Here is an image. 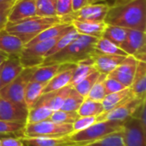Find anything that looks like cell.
Listing matches in <instances>:
<instances>
[{"label":"cell","instance_id":"obj_15","mask_svg":"<svg viewBox=\"0 0 146 146\" xmlns=\"http://www.w3.org/2000/svg\"><path fill=\"white\" fill-rule=\"evenodd\" d=\"M25 146H86V144L72 141L68 136L63 137H19Z\"/></svg>","mask_w":146,"mask_h":146},{"label":"cell","instance_id":"obj_33","mask_svg":"<svg viewBox=\"0 0 146 146\" xmlns=\"http://www.w3.org/2000/svg\"><path fill=\"white\" fill-rule=\"evenodd\" d=\"M106 77H107V74H100L98 80L93 85V86L92 87V89L90 90V92H88L87 96L85 98H88V99L101 103L103 99L105 98V96L107 95L105 87H104V80L106 79Z\"/></svg>","mask_w":146,"mask_h":146},{"label":"cell","instance_id":"obj_26","mask_svg":"<svg viewBox=\"0 0 146 146\" xmlns=\"http://www.w3.org/2000/svg\"><path fill=\"white\" fill-rule=\"evenodd\" d=\"M61 64L41 65L36 68L30 81H37L41 83H48L59 71Z\"/></svg>","mask_w":146,"mask_h":146},{"label":"cell","instance_id":"obj_4","mask_svg":"<svg viewBox=\"0 0 146 146\" xmlns=\"http://www.w3.org/2000/svg\"><path fill=\"white\" fill-rule=\"evenodd\" d=\"M124 121H97L88 128L68 135L74 142L84 143L86 145L91 142L100 139L109 134L121 131Z\"/></svg>","mask_w":146,"mask_h":146},{"label":"cell","instance_id":"obj_1","mask_svg":"<svg viewBox=\"0 0 146 146\" xmlns=\"http://www.w3.org/2000/svg\"><path fill=\"white\" fill-rule=\"evenodd\" d=\"M107 25L146 32V0L110 7L104 21Z\"/></svg>","mask_w":146,"mask_h":146},{"label":"cell","instance_id":"obj_42","mask_svg":"<svg viewBox=\"0 0 146 146\" xmlns=\"http://www.w3.org/2000/svg\"><path fill=\"white\" fill-rule=\"evenodd\" d=\"M104 87H105L106 94L117 92L121 90H124L125 88H127L124 86L121 82L116 80L115 79L109 77V76H107L106 79L104 80Z\"/></svg>","mask_w":146,"mask_h":146},{"label":"cell","instance_id":"obj_45","mask_svg":"<svg viewBox=\"0 0 146 146\" xmlns=\"http://www.w3.org/2000/svg\"><path fill=\"white\" fill-rule=\"evenodd\" d=\"M1 146H25L20 138L1 139Z\"/></svg>","mask_w":146,"mask_h":146},{"label":"cell","instance_id":"obj_8","mask_svg":"<svg viewBox=\"0 0 146 146\" xmlns=\"http://www.w3.org/2000/svg\"><path fill=\"white\" fill-rule=\"evenodd\" d=\"M110 7L104 3H89L83 8L73 11L71 14L61 17L64 22L70 23L71 21L75 20L79 21H90V22H102L108 13Z\"/></svg>","mask_w":146,"mask_h":146},{"label":"cell","instance_id":"obj_37","mask_svg":"<svg viewBox=\"0 0 146 146\" xmlns=\"http://www.w3.org/2000/svg\"><path fill=\"white\" fill-rule=\"evenodd\" d=\"M99 75H100V73L98 71L95 70L92 74H90L87 77H86L83 80H81L80 83L75 85L74 86V88L82 97L86 98L87 96L88 92H90V90L92 89V87L93 86V85L98 80Z\"/></svg>","mask_w":146,"mask_h":146},{"label":"cell","instance_id":"obj_35","mask_svg":"<svg viewBox=\"0 0 146 146\" xmlns=\"http://www.w3.org/2000/svg\"><path fill=\"white\" fill-rule=\"evenodd\" d=\"M57 0H36L37 15L43 17H55L56 15Z\"/></svg>","mask_w":146,"mask_h":146},{"label":"cell","instance_id":"obj_51","mask_svg":"<svg viewBox=\"0 0 146 146\" xmlns=\"http://www.w3.org/2000/svg\"><path fill=\"white\" fill-rule=\"evenodd\" d=\"M0 146H1V139H0Z\"/></svg>","mask_w":146,"mask_h":146},{"label":"cell","instance_id":"obj_18","mask_svg":"<svg viewBox=\"0 0 146 146\" xmlns=\"http://www.w3.org/2000/svg\"><path fill=\"white\" fill-rule=\"evenodd\" d=\"M127 29V38L121 45V48L128 56H134L138 52L145 50V33L134 29Z\"/></svg>","mask_w":146,"mask_h":146},{"label":"cell","instance_id":"obj_30","mask_svg":"<svg viewBox=\"0 0 146 146\" xmlns=\"http://www.w3.org/2000/svg\"><path fill=\"white\" fill-rule=\"evenodd\" d=\"M95 70L96 69L93 66L92 58L76 64V68L70 82V86L74 87L75 85L80 83L81 80H83L86 77H87L90 74H92Z\"/></svg>","mask_w":146,"mask_h":146},{"label":"cell","instance_id":"obj_27","mask_svg":"<svg viewBox=\"0 0 146 146\" xmlns=\"http://www.w3.org/2000/svg\"><path fill=\"white\" fill-rule=\"evenodd\" d=\"M53 111L49 109L45 104L36 103L35 105L28 110L26 124H33L49 120Z\"/></svg>","mask_w":146,"mask_h":146},{"label":"cell","instance_id":"obj_31","mask_svg":"<svg viewBox=\"0 0 146 146\" xmlns=\"http://www.w3.org/2000/svg\"><path fill=\"white\" fill-rule=\"evenodd\" d=\"M104 112L102 103L85 98L77 113L79 116H98Z\"/></svg>","mask_w":146,"mask_h":146},{"label":"cell","instance_id":"obj_24","mask_svg":"<svg viewBox=\"0 0 146 146\" xmlns=\"http://www.w3.org/2000/svg\"><path fill=\"white\" fill-rule=\"evenodd\" d=\"M45 85L46 83L29 81L26 87L24 94V104L27 110L33 108L38 102L39 98L43 95V90Z\"/></svg>","mask_w":146,"mask_h":146},{"label":"cell","instance_id":"obj_50","mask_svg":"<svg viewBox=\"0 0 146 146\" xmlns=\"http://www.w3.org/2000/svg\"><path fill=\"white\" fill-rule=\"evenodd\" d=\"M2 65V64H1ZM1 65H0V70H1ZM0 81H1V80H0Z\"/></svg>","mask_w":146,"mask_h":146},{"label":"cell","instance_id":"obj_5","mask_svg":"<svg viewBox=\"0 0 146 146\" xmlns=\"http://www.w3.org/2000/svg\"><path fill=\"white\" fill-rule=\"evenodd\" d=\"M73 133V124L55 123L50 120L26 124L23 129V137H63Z\"/></svg>","mask_w":146,"mask_h":146},{"label":"cell","instance_id":"obj_17","mask_svg":"<svg viewBox=\"0 0 146 146\" xmlns=\"http://www.w3.org/2000/svg\"><path fill=\"white\" fill-rule=\"evenodd\" d=\"M36 15V0H17L11 8L8 21L15 22Z\"/></svg>","mask_w":146,"mask_h":146},{"label":"cell","instance_id":"obj_34","mask_svg":"<svg viewBox=\"0 0 146 146\" xmlns=\"http://www.w3.org/2000/svg\"><path fill=\"white\" fill-rule=\"evenodd\" d=\"M79 36H80V33H78L74 28H73L70 31H68V33H66L56 42V44L53 45V47L47 52L45 58L55 54V53H56V52H58V51H60V50H62L63 48H65L67 45H68L71 42H73Z\"/></svg>","mask_w":146,"mask_h":146},{"label":"cell","instance_id":"obj_20","mask_svg":"<svg viewBox=\"0 0 146 146\" xmlns=\"http://www.w3.org/2000/svg\"><path fill=\"white\" fill-rule=\"evenodd\" d=\"M130 89L134 98L140 100L145 99L146 63L145 62L138 61L135 74Z\"/></svg>","mask_w":146,"mask_h":146},{"label":"cell","instance_id":"obj_25","mask_svg":"<svg viewBox=\"0 0 146 146\" xmlns=\"http://www.w3.org/2000/svg\"><path fill=\"white\" fill-rule=\"evenodd\" d=\"M132 96H133V95L131 92L130 87L125 88L124 90H121L117 92L107 94L105 96V98L103 99V101L101 102L102 105L104 107V112L115 108L116 106L124 103L126 100H127Z\"/></svg>","mask_w":146,"mask_h":146},{"label":"cell","instance_id":"obj_22","mask_svg":"<svg viewBox=\"0 0 146 146\" xmlns=\"http://www.w3.org/2000/svg\"><path fill=\"white\" fill-rule=\"evenodd\" d=\"M24 45V43L17 36L8 33L5 29L0 32V50L8 55L19 56Z\"/></svg>","mask_w":146,"mask_h":146},{"label":"cell","instance_id":"obj_41","mask_svg":"<svg viewBox=\"0 0 146 146\" xmlns=\"http://www.w3.org/2000/svg\"><path fill=\"white\" fill-rule=\"evenodd\" d=\"M96 122H97L96 116H80L73 123V133H72L83 131Z\"/></svg>","mask_w":146,"mask_h":146},{"label":"cell","instance_id":"obj_48","mask_svg":"<svg viewBox=\"0 0 146 146\" xmlns=\"http://www.w3.org/2000/svg\"><path fill=\"white\" fill-rule=\"evenodd\" d=\"M8 56H9V55H8L7 53H5V52L0 50V65L8 58Z\"/></svg>","mask_w":146,"mask_h":146},{"label":"cell","instance_id":"obj_3","mask_svg":"<svg viewBox=\"0 0 146 146\" xmlns=\"http://www.w3.org/2000/svg\"><path fill=\"white\" fill-rule=\"evenodd\" d=\"M63 22L62 19L59 16L43 17L36 15L15 22L8 21L4 29L8 33L17 36L26 44L44 30Z\"/></svg>","mask_w":146,"mask_h":146},{"label":"cell","instance_id":"obj_2","mask_svg":"<svg viewBox=\"0 0 146 146\" xmlns=\"http://www.w3.org/2000/svg\"><path fill=\"white\" fill-rule=\"evenodd\" d=\"M96 38L80 34L62 50L44 58L42 65L50 64H78L92 58L96 52Z\"/></svg>","mask_w":146,"mask_h":146},{"label":"cell","instance_id":"obj_6","mask_svg":"<svg viewBox=\"0 0 146 146\" xmlns=\"http://www.w3.org/2000/svg\"><path fill=\"white\" fill-rule=\"evenodd\" d=\"M62 35L37 43L28 47H24L22 51L19 55V58L23 68H37L38 66H41L44 62L47 52L53 47L56 42Z\"/></svg>","mask_w":146,"mask_h":146},{"label":"cell","instance_id":"obj_10","mask_svg":"<svg viewBox=\"0 0 146 146\" xmlns=\"http://www.w3.org/2000/svg\"><path fill=\"white\" fill-rule=\"evenodd\" d=\"M144 100L138 99L133 96H132L124 103L121 104L115 108L109 111L104 112L100 115L97 116V121H124L125 120L132 116L134 110Z\"/></svg>","mask_w":146,"mask_h":146},{"label":"cell","instance_id":"obj_32","mask_svg":"<svg viewBox=\"0 0 146 146\" xmlns=\"http://www.w3.org/2000/svg\"><path fill=\"white\" fill-rule=\"evenodd\" d=\"M85 98L82 97L79 92L75 91V89L73 87L68 95L67 96L65 101L63 102L61 110L64 111H71V112H77L80 106L83 103Z\"/></svg>","mask_w":146,"mask_h":146},{"label":"cell","instance_id":"obj_16","mask_svg":"<svg viewBox=\"0 0 146 146\" xmlns=\"http://www.w3.org/2000/svg\"><path fill=\"white\" fill-rule=\"evenodd\" d=\"M125 57L126 56L102 54L96 51L92 56V60L97 71H98L100 74L108 75L121 63Z\"/></svg>","mask_w":146,"mask_h":146},{"label":"cell","instance_id":"obj_36","mask_svg":"<svg viewBox=\"0 0 146 146\" xmlns=\"http://www.w3.org/2000/svg\"><path fill=\"white\" fill-rule=\"evenodd\" d=\"M86 146H126L124 144L121 131L109 134L100 139L91 142Z\"/></svg>","mask_w":146,"mask_h":146},{"label":"cell","instance_id":"obj_9","mask_svg":"<svg viewBox=\"0 0 146 146\" xmlns=\"http://www.w3.org/2000/svg\"><path fill=\"white\" fill-rule=\"evenodd\" d=\"M121 134L126 146H146V130L136 118L124 121Z\"/></svg>","mask_w":146,"mask_h":146},{"label":"cell","instance_id":"obj_12","mask_svg":"<svg viewBox=\"0 0 146 146\" xmlns=\"http://www.w3.org/2000/svg\"><path fill=\"white\" fill-rule=\"evenodd\" d=\"M138 61L133 56H127L121 63L107 76L121 82L124 86L130 87L135 74Z\"/></svg>","mask_w":146,"mask_h":146},{"label":"cell","instance_id":"obj_47","mask_svg":"<svg viewBox=\"0 0 146 146\" xmlns=\"http://www.w3.org/2000/svg\"><path fill=\"white\" fill-rule=\"evenodd\" d=\"M87 4H89L88 0H72L73 11H76Z\"/></svg>","mask_w":146,"mask_h":146},{"label":"cell","instance_id":"obj_19","mask_svg":"<svg viewBox=\"0 0 146 146\" xmlns=\"http://www.w3.org/2000/svg\"><path fill=\"white\" fill-rule=\"evenodd\" d=\"M72 88L73 86L69 85L57 91L44 93L39 98L37 103H41L45 104L52 111L58 110L61 109L63 102L65 101L67 96L68 95Z\"/></svg>","mask_w":146,"mask_h":146},{"label":"cell","instance_id":"obj_39","mask_svg":"<svg viewBox=\"0 0 146 146\" xmlns=\"http://www.w3.org/2000/svg\"><path fill=\"white\" fill-rule=\"evenodd\" d=\"M25 123L21 122H14L0 120V135H9L20 133L22 135ZM20 136V137H21Z\"/></svg>","mask_w":146,"mask_h":146},{"label":"cell","instance_id":"obj_46","mask_svg":"<svg viewBox=\"0 0 146 146\" xmlns=\"http://www.w3.org/2000/svg\"><path fill=\"white\" fill-rule=\"evenodd\" d=\"M133 1H134V0H104L102 3L107 4L109 7H115V6H119V5H123V4L128 3Z\"/></svg>","mask_w":146,"mask_h":146},{"label":"cell","instance_id":"obj_29","mask_svg":"<svg viewBox=\"0 0 146 146\" xmlns=\"http://www.w3.org/2000/svg\"><path fill=\"white\" fill-rule=\"evenodd\" d=\"M127 29L117 26H112V25H106V27L104 29V32L103 33L104 38L109 39L112 43L115 44L119 47L124 43V41L127 38Z\"/></svg>","mask_w":146,"mask_h":146},{"label":"cell","instance_id":"obj_43","mask_svg":"<svg viewBox=\"0 0 146 146\" xmlns=\"http://www.w3.org/2000/svg\"><path fill=\"white\" fill-rule=\"evenodd\" d=\"M73 12L72 0H57L56 1V15L59 17L66 16Z\"/></svg>","mask_w":146,"mask_h":146},{"label":"cell","instance_id":"obj_14","mask_svg":"<svg viewBox=\"0 0 146 146\" xmlns=\"http://www.w3.org/2000/svg\"><path fill=\"white\" fill-rule=\"evenodd\" d=\"M24 69L18 55H9L2 63L0 70V89L14 80Z\"/></svg>","mask_w":146,"mask_h":146},{"label":"cell","instance_id":"obj_38","mask_svg":"<svg viewBox=\"0 0 146 146\" xmlns=\"http://www.w3.org/2000/svg\"><path fill=\"white\" fill-rule=\"evenodd\" d=\"M79 117L80 116L77 112L64 111V110H58L53 111V113L49 120L55 123L73 124Z\"/></svg>","mask_w":146,"mask_h":146},{"label":"cell","instance_id":"obj_23","mask_svg":"<svg viewBox=\"0 0 146 146\" xmlns=\"http://www.w3.org/2000/svg\"><path fill=\"white\" fill-rule=\"evenodd\" d=\"M71 25L77 31L78 33L99 38L103 36L106 23L102 22H90V21H79L73 20L70 21Z\"/></svg>","mask_w":146,"mask_h":146},{"label":"cell","instance_id":"obj_11","mask_svg":"<svg viewBox=\"0 0 146 146\" xmlns=\"http://www.w3.org/2000/svg\"><path fill=\"white\" fill-rule=\"evenodd\" d=\"M28 110L23 104H16L0 98V120L26 124Z\"/></svg>","mask_w":146,"mask_h":146},{"label":"cell","instance_id":"obj_44","mask_svg":"<svg viewBox=\"0 0 146 146\" xmlns=\"http://www.w3.org/2000/svg\"><path fill=\"white\" fill-rule=\"evenodd\" d=\"M145 100H144L134 110L132 117L136 118L142 125V127L146 130V110H145Z\"/></svg>","mask_w":146,"mask_h":146},{"label":"cell","instance_id":"obj_7","mask_svg":"<svg viewBox=\"0 0 146 146\" xmlns=\"http://www.w3.org/2000/svg\"><path fill=\"white\" fill-rule=\"evenodd\" d=\"M36 68H24L22 72L9 84L0 89V98L16 104H24L25 90L31 80Z\"/></svg>","mask_w":146,"mask_h":146},{"label":"cell","instance_id":"obj_13","mask_svg":"<svg viewBox=\"0 0 146 146\" xmlns=\"http://www.w3.org/2000/svg\"><path fill=\"white\" fill-rule=\"evenodd\" d=\"M75 68L76 64H61L57 74L45 85L43 90V94L55 92L67 86H69Z\"/></svg>","mask_w":146,"mask_h":146},{"label":"cell","instance_id":"obj_49","mask_svg":"<svg viewBox=\"0 0 146 146\" xmlns=\"http://www.w3.org/2000/svg\"><path fill=\"white\" fill-rule=\"evenodd\" d=\"M104 0H88L89 3H102Z\"/></svg>","mask_w":146,"mask_h":146},{"label":"cell","instance_id":"obj_40","mask_svg":"<svg viewBox=\"0 0 146 146\" xmlns=\"http://www.w3.org/2000/svg\"><path fill=\"white\" fill-rule=\"evenodd\" d=\"M16 1L17 0H0V32L5 28L11 8Z\"/></svg>","mask_w":146,"mask_h":146},{"label":"cell","instance_id":"obj_21","mask_svg":"<svg viewBox=\"0 0 146 146\" xmlns=\"http://www.w3.org/2000/svg\"><path fill=\"white\" fill-rule=\"evenodd\" d=\"M73 28H74V27L71 25V23H67V22L54 25V26L44 30L43 32H41L39 34H38L36 37H34L29 42H27L24 45V47H28V46L33 45L37 43L56 38L58 36H61V35L68 33V31H70Z\"/></svg>","mask_w":146,"mask_h":146},{"label":"cell","instance_id":"obj_28","mask_svg":"<svg viewBox=\"0 0 146 146\" xmlns=\"http://www.w3.org/2000/svg\"><path fill=\"white\" fill-rule=\"evenodd\" d=\"M95 50L98 53L106 55H115L121 56H128L121 47L104 37L97 38L95 43Z\"/></svg>","mask_w":146,"mask_h":146}]
</instances>
